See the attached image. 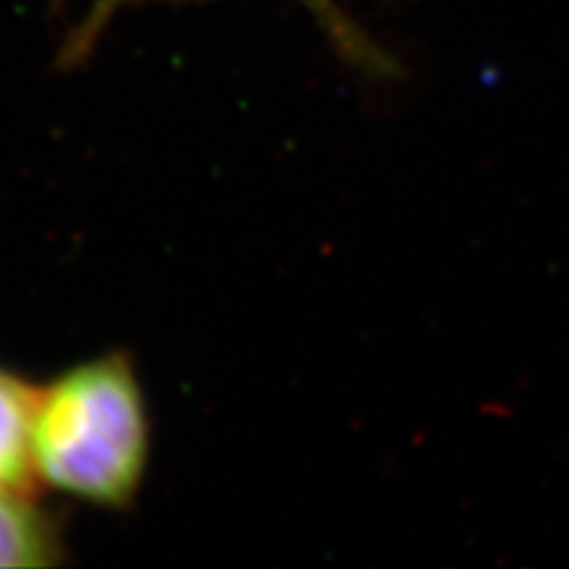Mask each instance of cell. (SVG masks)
I'll return each instance as SVG.
<instances>
[{
    "mask_svg": "<svg viewBox=\"0 0 569 569\" xmlns=\"http://www.w3.org/2000/svg\"><path fill=\"white\" fill-rule=\"evenodd\" d=\"M152 422L146 389L121 349L60 370L36 389V485L83 506L129 510L148 479Z\"/></svg>",
    "mask_w": 569,
    "mask_h": 569,
    "instance_id": "1",
    "label": "cell"
},
{
    "mask_svg": "<svg viewBox=\"0 0 569 569\" xmlns=\"http://www.w3.org/2000/svg\"><path fill=\"white\" fill-rule=\"evenodd\" d=\"M142 3H178V0H91L81 17V22L67 36L64 48L60 52V62L67 67L81 64L96 50V43L100 41L107 24L112 22V17H117L121 10ZM299 3L307 6V10L318 20V24L330 36V41L340 48L345 56H349L363 67H382L387 62L380 52L372 48L366 36L351 24L349 17L337 8L335 0H299Z\"/></svg>",
    "mask_w": 569,
    "mask_h": 569,
    "instance_id": "2",
    "label": "cell"
},
{
    "mask_svg": "<svg viewBox=\"0 0 569 569\" xmlns=\"http://www.w3.org/2000/svg\"><path fill=\"white\" fill-rule=\"evenodd\" d=\"M67 560L60 518L33 491H0V569H46Z\"/></svg>",
    "mask_w": 569,
    "mask_h": 569,
    "instance_id": "3",
    "label": "cell"
},
{
    "mask_svg": "<svg viewBox=\"0 0 569 569\" xmlns=\"http://www.w3.org/2000/svg\"><path fill=\"white\" fill-rule=\"evenodd\" d=\"M36 385L0 363V491H33L31 422Z\"/></svg>",
    "mask_w": 569,
    "mask_h": 569,
    "instance_id": "4",
    "label": "cell"
}]
</instances>
